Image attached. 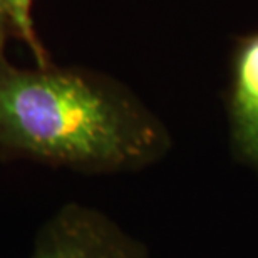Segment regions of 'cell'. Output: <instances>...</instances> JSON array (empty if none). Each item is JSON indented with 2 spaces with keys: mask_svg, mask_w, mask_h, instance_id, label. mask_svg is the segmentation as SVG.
Instances as JSON below:
<instances>
[{
  "mask_svg": "<svg viewBox=\"0 0 258 258\" xmlns=\"http://www.w3.org/2000/svg\"><path fill=\"white\" fill-rule=\"evenodd\" d=\"M171 146L166 127L114 77L81 66L20 69L0 55V159L77 173L134 171Z\"/></svg>",
  "mask_w": 258,
  "mask_h": 258,
  "instance_id": "obj_1",
  "label": "cell"
},
{
  "mask_svg": "<svg viewBox=\"0 0 258 258\" xmlns=\"http://www.w3.org/2000/svg\"><path fill=\"white\" fill-rule=\"evenodd\" d=\"M29 258H148V253L109 216L66 203L39 228Z\"/></svg>",
  "mask_w": 258,
  "mask_h": 258,
  "instance_id": "obj_2",
  "label": "cell"
},
{
  "mask_svg": "<svg viewBox=\"0 0 258 258\" xmlns=\"http://www.w3.org/2000/svg\"><path fill=\"white\" fill-rule=\"evenodd\" d=\"M228 116L236 153L258 169V30L235 42L230 66Z\"/></svg>",
  "mask_w": 258,
  "mask_h": 258,
  "instance_id": "obj_3",
  "label": "cell"
},
{
  "mask_svg": "<svg viewBox=\"0 0 258 258\" xmlns=\"http://www.w3.org/2000/svg\"><path fill=\"white\" fill-rule=\"evenodd\" d=\"M34 0H0V55L7 40L24 42L32 52L37 66L50 64V55L40 40L32 19Z\"/></svg>",
  "mask_w": 258,
  "mask_h": 258,
  "instance_id": "obj_4",
  "label": "cell"
}]
</instances>
